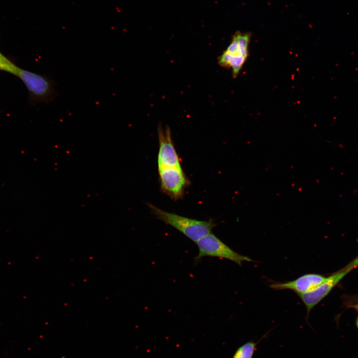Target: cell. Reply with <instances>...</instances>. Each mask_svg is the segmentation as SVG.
Segmentation results:
<instances>
[{"label":"cell","mask_w":358,"mask_h":358,"mask_svg":"<svg viewBox=\"0 0 358 358\" xmlns=\"http://www.w3.org/2000/svg\"><path fill=\"white\" fill-rule=\"evenodd\" d=\"M159 150L158 157V168L175 167L181 168L179 158L175 150L169 126L158 128Z\"/></svg>","instance_id":"8992f818"},{"label":"cell","mask_w":358,"mask_h":358,"mask_svg":"<svg viewBox=\"0 0 358 358\" xmlns=\"http://www.w3.org/2000/svg\"><path fill=\"white\" fill-rule=\"evenodd\" d=\"M355 308H356L357 310H358V304L355 306Z\"/></svg>","instance_id":"4fadbf2b"},{"label":"cell","mask_w":358,"mask_h":358,"mask_svg":"<svg viewBox=\"0 0 358 358\" xmlns=\"http://www.w3.org/2000/svg\"><path fill=\"white\" fill-rule=\"evenodd\" d=\"M158 171L162 191L175 200L181 198L189 184L181 168L161 167Z\"/></svg>","instance_id":"5b68a950"},{"label":"cell","mask_w":358,"mask_h":358,"mask_svg":"<svg viewBox=\"0 0 358 358\" xmlns=\"http://www.w3.org/2000/svg\"><path fill=\"white\" fill-rule=\"evenodd\" d=\"M251 37L250 32L237 31L226 49L218 58L220 66L231 69L234 78L238 76L249 56Z\"/></svg>","instance_id":"3957f363"},{"label":"cell","mask_w":358,"mask_h":358,"mask_svg":"<svg viewBox=\"0 0 358 358\" xmlns=\"http://www.w3.org/2000/svg\"><path fill=\"white\" fill-rule=\"evenodd\" d=\"M357 267H358V257L349 264L346 268H351L353 269Z\"/></svg>","instance_id":"8fae6325"},{"label":"cell","mask_w":358,"mask_h":358,"mask_svg":"<svg viewBox=\"0 0 358 358\" xmlns=\"http://www.w3.org/2000/svg\"><path fill=\"white\" fill-rule=\"evenodd\" d=\"M352 269L345 268L329 277L313 290L298 296L306 306L307 310L306 319L312 309Z\"/></svg>","instance_id":"52a82bcc"},{"label":"cell","mask_w":358,"mask_h":358,"mask_svg":"<svg viewBox=\"0 0 358 358\" xmlns=\"http://www.w3.org/2000/svg\"><path fill=\"white\" fill-rule=\"evenodd\" d=\"M149 207L157 218L175 228L195 243L211 233L216 226L212 219L198 220L166 212L152 204H149Z\"/></svg>","instance_id":"6da1fadb"},{"label":"cell","mask_w":358,"mask_h":358,"mask_svg":"<svg viewBox=\"0 0 358 358\" xmlns=\"http://www.w3.org/2000/svg\"><path fill=\"white\" fill-rule=\"evenodd\" d=\"M326 279L327 277L320 274L308 273L292 281L272 283L269 286L271 288L277 290L290 289L299 295L313 290Z\"/></svg>","instance_id":"ba28073f"},{"label":"cell","mask_w":358,"mask_h":358,"mask_svg":"<svg viewBox=\"0 0 358 358\" xmlns=\"http://www.w3.org/2000/svg\"><path fill=\"white\" fill-rule=\"evenodd\" d=\"M268 333L257 342L250 341L241 345L236 350L232 358H253L258 344L267 336Z\"/></svg>","instance_id":"9c48e42d"},{"label":"cell","mask_w":358,"mask_h":358,"mask_svg":"<svg viewBox=\"0 0 358 358\" xmlns=\"http://www.w3.org/2000/svg\"><path fill=\"white\" fill-rule=\"evenodd\" d=\"M196 244L198 249V254L194 258L196 263L205 257L228 260L240 266L244 261L254 262L233 250L212 233L199 239Z\"/></svg>","instance_id":"277c9868"},{"label":"cell","mask_w":358,"mask_h":358,"mask_svg":"<svg viewBox=\"0 0 358 358\" xmlns=\"http://www.w3.org/2000/svg\"><path fill=\"white\" fill-rule=\"evenodd\" d=\"M13 75L19 78L25 85L28 91L29 103L32 105L39 103L48 104L59 95L55 89L56 82L46 76L18 67Z\"/></svg>","instance_id":"7a4b0ae2"},{"label":"cell","mask_w":358,"mask_h":358,"mask_svg":"<svg viewBox=\"0 0 358 358\" xmlns=\"http://www.w3.org/2000/svg\"><path fill=\"white\" fill-rule=\"evenodd\" d=\"M17 67L0 52V70L13 74Z\"/></svg>","instance_id":"30bf717a"},{"label":"cell","mask_w":358,"mask_h":358,"mask_svg":"<svg viewBox=\"0 0 358 358\" xmlns=\"http://www.w3.org/2000/svg\"><path fill=\"white\" fill-rule=\"evenodd\" d=\"M356 325H357V327L358 328V319H357V320Z\"/></svg>","instance_id":"7c38bea8"}]
</instances>
